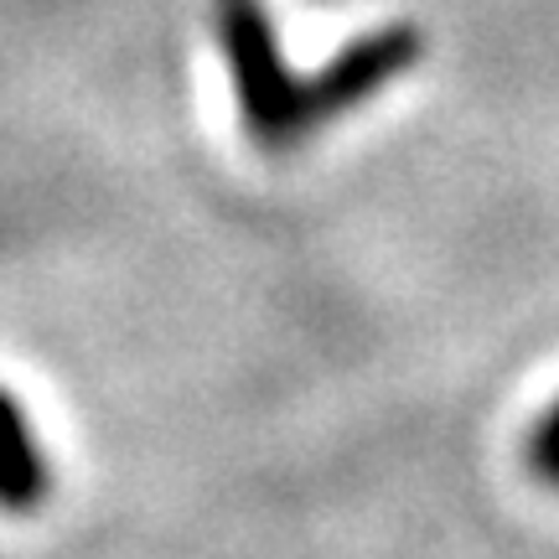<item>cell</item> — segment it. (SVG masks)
Segmentation results:
<instances>
[{
    "instance_id": "obj_2",
    "label": "cell",
    "mask_w": 559,
    "mask_h": 559,
    "mask_svg": "<svg viewBox=\"0 0 559 559\" xmlns=\"http://www.w3.org/2000/svg\"><path fill=\"white\" fill-rule=\"evenodd\" d=\"M419 58H425V32H419L415 21H389V26H373L362 37L342 41L311 79H300L306 130L321 135L342 115H358L362 104L379 99L383 88L409 79Z\"/></svg>"
},
{
    "instance_id": "obj_4",
    "label": "cell",
    "mask_w": 559,
    "mask_h": 559,
    "mask_svg": "<svg viewBox=\"0 0 559 559\" xmlns=\"http://www.w3.org/2000/svg\"><path fill=\"white\" fill-rule=\"evenodd\" d=\"M528 466H534V477L559 492V400L549 404V415L534 425V436H528Z\"/></svg>"
},
{
    "instance_id": "obj_1",
    "label": "cell",
    "mask_w": 559,
    "mask_h": 559,
    "mask_svg": "<svg viewBox=\"0 0 559 559\" xmlns=\"http://www.w3.org/2000/svg\"><path fill=\"white\" fill-rule=\"evenodd\" d=\"M213 32H218L249 140L264 156H290L296 145H306L311 130H306V109H300V79L280 47L270 5L264 0H213Z\"/></svg>"
},
{
    "instance_id": "obj_3",
    "label": "cell",
    "mask_w": 559,
    "mask_h": 559,
    "mask_svg": "<svg viewBox=\"0 0 559 559\" xmlns=\"http://www.w3.org/2000/svg\"><path fill=\"white\" fill-rule=\"evenodd\" d=\"M52 498V461L41 451L37 425L11 389H0V508L37 513Z\"/></svg>"
}]
</instances>
